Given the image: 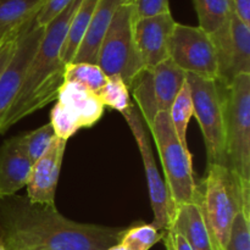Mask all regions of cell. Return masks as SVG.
Segmentation results:
<instances>
[{"label":"cell","mask_w":250,"mask_h":250,"mask_svg":"<svg viewBox=\"0 0 250 250\" xmlns=\"http://www.w3.org/2000/svg\"><path fill=\"white\" fill-rule=\"evenodd\" d=\"M81 0H73L60 15L43 27V37L27 67L23 82L0 126V134L53 103L63 83L65 63L61 59L70 22Z\"/></svg>","instance_id":"obj_2"},{"label":"cell","mask_w":250,"mask_h":250,"mask_svg":"<svg viewBox=\"0 0 250 250\" xmlns=\"http://www.w3.org/2000/svg\"><path fill=\"white\" fill-rule=\"evenodd\" d=\"M129 1H133L134 2V0H129Z\"/></svg>","instance_id":"obj_36"},{"label":"cell","mask_w":250,"mask_h":250,"mask_svg":"<svg viewBox=\"0 0 250 250\" xmlns=\"http://www.w3.org/2000/svg\"><path fill=\"white\" fill-rule=\"evenodd\" d=\"M216 51L219 81L229 85L239 75H250V26L232 14L229 23L210 34Z\"/></svg>","instance_id":"obj_11"},{"label":"cell","mask_w":250,"mask_h":250,"mask_svg":"<svg viewBox=\"0 0 250 250\" xmlns=\"http://www.w3.org/2000/svg\"><path fill=\"white\" fill-rule=\"evenodd\" d=\"M168 115H170L173 129H175L178 139L186 148H188L187 129L190 119L194 116V109H193L192 97H190V90L187 82H185V84L178 92L177 97L173 100L172 105L168 110Z\"/></svg>","instance_id":"obj_23"},{"label":"cell","mask_w":250,"mask_h":250,"mask_svg":"<svg viewBox=\"0 0 250 250\" xmlns=\"http://www.w3.org/2000/svg\"><path fill=\"white\" fill-rule=\"evenodd\" d=\"M226 151L229 167L250 185V75H239L226 89Z\"/></svg>","instance_id":"obj_7"},{"label":"cell","mask_w":250,"mask_h":250,"mask_svg":"<svg viewBox=\"0 0 250 250\" xmlns=\"http://www.w3.org/2000/svg\"><path fill=\"white\" fill-rule=\"evenodd\" d=\"M126 229L72 221L55 205L26 195L0 198V246L6 250H107Z\"/></svg>","instance_id":"obj_1"},{"label":"cell","mask_w":250,"mask_h":250,"mask_svg":"<svg viewBox=\"0 0 250 250\" xmlns=\"http://www.w3.org/2000/svg\"><path fill=\"white\" fill-rule=\"evenodd\" d=\"M45 0H0V41L36 16Z\"/></svg>","instance_id":"obj_19"},{"label":"cell","mask_w":250,"mask_h":250,"mask_svg":"<svg viewBox=\"0 0 250 250\" xmlns=\"http://www.w3.org/2000/svg\"><path fill=\"white\" fill-rule=\"evenodd\" d=\"M36 16L21 27L11 60L0 75V126L19 94L27 67L43 37L44 28L37 24Z\"/></svg>","instance_id":"obj_12"},{"label":"cell","mask_w":250,"mask_h":250,"mask_svg":"<svg viewBox=\"0 0 250 250\" xmlns=\"http://www.w3.org/2000/svg\"><path fill=\"white\" fill-rule=\"evenodd\" d=\"M165 236L151 224L132 225L127 227L119 243L126 250H149Z\"/></svg>","instance_id":"obj_25"},{"label":"cell","mask_w":250,"mask_h":250,"mask_svg":"<svg viewBox=\"0 0 250 250\" xmlns=\"http://www.w3.org/2000/svg\"><path fill=\"white\" fill-rule=\"evenodd\" d=\"M2 41H4V39H2ZM2 41H0V45H1V43H2Z\"/></svg>","instance_id":"obj_35"},{"label":"cell","mask_w":250,"mask_h":250,"mask_svg":"<svg viewBox=\"0 0 250 250\" xmlns=\"http://www.w3.org/2000/svg\"><path fill=\"white\" fill-rule=\"evenodd\" d=\"M134 4L126 0L115 12L97 56V65L103 72L107 77L119 76L127 87L144 68L134 44Z\"/></svg>","instance_id":"obj_6"},{"label":"cell","mask_w":250,"mask_h":250,"mask_svg":"<svg viewBox=\"0 0 250 250\" xmlns=\"http://www.w3.org/2000/svg\"><path fill=\"white\" fill-rule=\"evenodd\" d=\"M163 241L165 242L166 250H192L182 234L176 232L171 227H167L165 229V236H164Z\"/></svg>","instance_id":"obj_31"},{"label":"cell","mask_w":250,"mask_h":250,"mask_svg":"<svg viewBox=\"0 0 250 250\" xmlns=\"http://www.w3.org/2000/svg\"><path fill=\"white\" fill-rule=\"evenodd\" d=\"M54 138H55V133H54L53 127L50 124H46L22 136H17L16 141L24 155L29 159L32 164H34L48 150Z\"/></svg>","instance_id":"obj_24"},{"label":"cell","mask_w":250,"mask_h":250,"mask_svg":"<svg viewBox=\"0 0 250 250\" xmlns=\"http://www.w3.org/2000/svg\"><path fill=\"white\" fill-rule=\"evenodd\" d=\"M133 4L136 19H143V17L170 12L168 0H134Z\"/></svg>","instance_id":"obj_29"},{"label":"cell","mask_w":250,"mask_h":250,"mask_svg":"<svg viewBox=\"0 0 250 250\" xmlns=\"http://www.w3.org/2000/svg\"><path fill=\"white\" fill-rule=\"evenodd\" d=\"M176 23L171 11L136 19L133 27L134 44L144 68H151L167 60L171 36Z\"/></svg>","instance_id":"obj_13"},{"label":"cell","mask_w":250,"mask_h":250,"mask_svg":"<svg viewBox=\"0 0 250 250\" xmlns=\"http://www.w3.org/2000/svg\"><path fill=\"white\" fill-rule=\"evenodd\" d=\"M185 82L186 73L170 59L151 68H143L132 81L128 89L148 128L159 112H168Z\"/></svg>","instance_id":"obj_8"},{"label":"cell","mask_w":250,"mask_h":250,"mask_svg":"<svg viewBox=\"0 0 250 250\" xmlns=\"http://www.w3.org/2000/svg\"><path fill=\"white\" fill-rule=\"evenodd\" d=\"M199 28L212 34L229 23L233 14L232 0H192Z\"/></svg>","instance_id":"obj_21"},{"label":"cell","mask_w":250,"mask_h":250,"mask_svg":"<svg viewBox=\"0 0 250 250\" xmlns=\"http://www.w3.org/2000/svg\"><path fill=\"white\" fill-rule=\"evenodd\" d=\"M55 106L77 131L90 128L103 117L104 105L97 93L73 82H63L58 92Z\"/></svg>","instance_id":"obj_15"},{"label":"cell","mask_w":250,"mask_h":250,"mask_svg":"<svg viewBox=\"0 0 250 250\" xmlns=\"http://www.w3.org/2000/svg\"><path fill=\"white\" fill-rule=\"evenodd\" d=\"M107 250H126L124 248V247L121 246V244L120 243H117V244H115V246H112V247H110L109 249Z\"/></svg>","instance_id":"obj_33"},{"label":"cell","mask_w":250,"mask_h":250,"mask_svg":"<svg viewBox=\"0 0 250 250\" xmlns=\"http://www.w3.org/2000/svg\"><path fill=\"white\" fill-rule=\"evenodd\" d=\"M98 1L99 0H81L80 5L76 9L72 20L70 22L62 51H61V59H62V62L65 65L72 62L76 51H77L78 46H80L81 42H82L83 37L87 32L88 26H89Z\"/></svg>","instance_id":"obj_20"},{"label":"cell","mask_w":250,"mask_h":250,"mask_svg":"<svg viewBox=\"0 0 250 250\" xmlns=\"http://www.w3.org/2000/svg\"><path fill=\"white\" fill-rule=\"evenodd\" d=\"M225 250H250V217L243 210L234 219Z\"/></svg>","instance_id":"obj_27"},{"label":"cell","mask_w":250,"mask_h":250,"mask_svg":"<svg viewBox=\"0 0 250 250\" xmlns=\"http://www.w3.org/2000/svg\"><path fill=\"white\" fill-rule=\"evenodd\" d=\"M167 227L182 234L192 250H215L199 205L195 202L175 208Z\"/></svg>","instance_id":"obj_18"},{"label":"cell","mask_w":250,"mask_h":250,"mask_svg":"<svg viewBox=\"0 0 250 250\" xmlns=\"http://www.w3.org/2000/svg\"><path fill=\"white\" fill-rule=\"evenodd\" d=\"M194 117L199 124L207 149L208 165L229 167L226 151V89L219 80H207L186 73Z\"/></svg>","instance_id":"obj_5"},{"label":"cell","mask_w":250,"mask_h":250,"mask_svg":"<svg viewBox=\"0 0 250 250\" xmlns=\"http://www.w3.org/2000/svg\"><path fill=\"white\" fill-rule=\"evenodd\" d=\"M195 203L215 250H225L237 214L241 210L250 214V185L242 182L227 166L208 165L207 175L198 185Z\"/></svg>","instance_id":"obj_3"},{"label":"cell","mask_w":250,"mask_h":250,"mask_svg":"<svg viewBox=\"0 0 250 250\" xmlns=\"http://www.w3.org/2000/svg\"><path fill=\"white\" fill-rule=\"evenodd\" d=\"M20 29L17 32H15V33H12L11 36L6 37L2 41L1 45H0V75H1L4 68L7 66L9 61L11 60V56L15 51V46H16L17 34H19Z\"/></svg>","instance_id":"obj_30"},{"label":"cell","mask_w":250,"mask_h":250,"mask_svg":"<svg viewBox=\"0 0 250 250\" xmlns=\"http://www.w3.org/2000/svg\"><path fill=\"white\" fill-rule=\"evenodd\" d=\"M102 104L105 106L121 112L122 115L132 106L131 92L126 83L119 76L107 77L104 87L98 93Z\"/></svg>","instance_id":"obj_26"},{"label":"cell","mask_w":250,"mask_h":250,"mask_svg":"<svg viewBox=\"0 0 250 250\" xmlns=\"http://www.w3.org/2000/svg\"><path fill=\"white\" fill-rule=\"evenodd\" d=\"M122 116L125 117L133 134L134 141L141 153L142 161H143L151 210L154 214V221L151 225L159 231H165L172 219L175 209L170 199L165 181L163 180L156 166L150 138H149L146 126L143 125V119L134 105H132Z\"/></svg>","instance_id":"obj_10"},{"label":"cell","mask_w":250,"mask_h":250,"mask_svg":"<svg viewBox=\"0 0 250 250\" xmlns=\"http://www.w3.org/2000/svg\"><path fill=\"white\" fill-rule=\"evenodd\" d=\"M73 0H45L36 16V22L39 27H45L53 21L58 15H60Z\"/></svg>","instance_id":"obj_28"},{"label":"cell","mask_w":250,"mask_h":250,"mask_svg":"<svg viewBox=\"0 0 250 250\" xmlns=\"http://www.w3.org/2000/svg\"><path fill=\"white\" fill-rule=\"evenodd\" d=\"M233 14L243 23L250 26V0H232Z\"/></svg>","instance_id":"obj_32"},{"label":"cell","mask_w":250,"mask_h":250,"mask_svg":"<svg viewBox=\"0 0 250 250\" xmlns=\"http://www.w3.org/2000/svg\"><path fill=\"white\" fill-rule=\"evenodd\" d=\"M32 163L17 144L16 137L0 146V198L15 195L26 187Z\"/></svg>","instance_id":"obj_16"},{"label":"cell","mask_w":250,"mask_h":250,"mask_svg":"<svg viewBox=\"0 0 250 250\" xmlns=\"http://www.w3.org/2000/svg\"><path fill=\"white\" fill-rule=\"evenodd\" d=\"M107 81V76L97 63L70 62L65 65L63 82H73L93 93H99Z\"/></svg>","instance_id":"obj_22"},{"label":"cell","mask_w":250,"mask_h":250,"mask_svg":"<svg viewBox=\"0 0 250 250\" xmlns=\"http://www.w3.org/2000/svg\"><path fill=\"white\" fill-rule=\"evenodd\" d=\"M168 59L185 73L219 80L214 43L210 34L199 27L176 23L171 36Z\"/></svg>","instance_id":"obj_9"},{"label":"cell","mask_w":250,"mask_h":250,"mask_svg":"<svg viewBox=\"0 0 250 250\" xmlns=\"http://www.w3.org/2000/svg\"><path fill=\"white\" fill-rule=\"evenodd\" d=\"M67 141L55 136L48 150L32 164L27 182V194L31 202L45 205H55V193L60 177L61 166Z\"/></svg>","instance_id":"obj_14"},{"label":"cell","mask_w":250,"mask_h":250,"mask_svg":"<svg viewBox=\"0 0 250 250\" xmlns=\"http://www.w3.org/2000/svg\"><path fill=\"white\" fill-rule=\"evenodd\" d=\"M126 0H99L87 32L78 46L72 62L97 63L100 43L109 28L115 12Z\"/></svg>","instance_id":"obj_17"},{"label":"cell","mask_w":250,"mask_h":250,"mask_svg":"<svg viewBox=\"0 0 250 250\" xmlns=\"http://www.w3.org/2000/svg\"><path fill=\"white\" fill-rule=\"evenodd\" d=\"M149 129L163 164L164 181L173 209L194 203L198 197V183L193 170L192 154L178 139L168 112H159Z\"/></svg>","instance_id":"obj_4"},{"label":"cell","mask_w":250,"mask_h":250,"mask_svg":"<svg viewBox=\"0 0 250 250\" xmlns=\"http://www.w3.org/2000/svg\"><path fill=\"white\" fill-rule=\"evenodd\" d=\"M0 250H6V249H5L2 246H0Z\"/></svg>","instance_id":"obj_34"}]
</instances>
